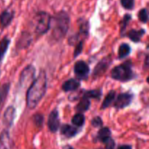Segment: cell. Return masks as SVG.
Instances as JSON below:
<instances>
[{"instance_id": "obj_1", "label": "cell", "mask_w": 149, "mask_h": 149, "mask_svg": "<svg viewBox=\"0 0 149 149\" xmlns=\"http://www.w3.org/2000/svg\"><path fill=\"white\" fill-rule=\"evenodd\" d=\"M47 90V76L44 71H42L37 78L33 80L29 87L26 95V104L29 109H33L39 103Z\"/></svg>"}, {"instance_id": "obj_2", "label": "cell", "mask_w": 149, "mask_h": 149, "mask_svg": "<svg viewBox=\"0 0 149 149\" xmlns=\"http://www.w3.org/2000/svg\"><path fill=\"white\" fill-rule=\"evenodd\" d=\"M52 23V37L55 40H61L67 33L70 25V17L65 11L57 13L51 19Z\"/></svg>"}, {"instance_id": "obj_3", "label": "cell", "mask_w": 149, "mask_h": 149, "mask_svg": "<svg viewBox=\"0 0 149 149\" xmlns=\"http://www.w3.org/2000/svg\"><path fill=\"white\" fill-rule=\"evenodd\" d=\"M111 75L113 79L121 81H128L134 77L130 62H125L112 69Z\"/></svg>"}, {"instance_id": "obj_4", "label": "cell", "mask_w": 149, "mask_h": 149, "mask_svg": "<svg viewBox=\"0 0 149 149\" xmlns=\"http://www.w3.org/2000/svg\"><path fill=\"white\" fill-rule=\"evenodd\" d=\"M52 17L45 12H39L33 17V26L35 31L39 34L47 33L51 26Z\"/></svg>"}, {"instance_id": "obj_5", "label": "cell", "mask_w": 149, "mask_h": 149, "mask_svg": "<svg viewBox=\"0 0 149 149\" xmlns=\"http://www.w3.org/2000/svg\"><path fill=\"white\" fill-rule=\"evenodd\" d=\"M35 73H36V70L33 65H29L26 66L20 74V81H19L20 87H26L30 83L33 82L34 79Z\"/></svg>"}, {"instance_id": "obj_6", "label": "cell", "mask_w": 149, "mask_h": 149, "mask_svg": "<svg viewBox=\"0 0 149 149\" xmlns=\"http://www.w3.org/2000/svg\"><path fill=\"white\" fill-rule=\"evenodd\" d=\"M74 73L79 79L85 80L88 77L90 68L84 61H77L74 65Z\"/></svg>"}, {"instance_id": "obj_7", "label": "cell", "mask_w": 149, "mask_h": 149, "mask_svg": "<svg viewBox=\"0 0 149 149\" xmlns=\"http://www.w3.org/2000/svg\"><path fill=\"white\" fill-rule=\"evenodd\" d=\"M133 99V95L130 93H121L116 97L114 102V107L122 109L130 106Z\"/></svg>"}, {"instance_id": "obj_8", "label": "cell", "mask_w": 149, "mask_h": 149, "mask_svg": "<svg viewBox=\"0 0 149 149\" xmlns=\"http://www.w3.org/2000/svg\"><path fill=\"white\" fill-rule=\"evenodd\" d=\"M48 127L52 132H55L60 127V119L58 110L55 109L49 115L47 122Z\"/></svg>"}, {"instance_id": "obj_9", "label": "cell", "mask_w": 149, "mask_h": 149, "mask_svg": "<svg viewBox=\"0 0 149 149\" xmlns=\"http://www.w3.org/2000/svg\"><path fill=\"white\" fill-rule=\"evenodd\" d=\"M111 62V58H109V57L105 58L104 59L100 61L97 64V65L95 67L94 71H93V75L95 77H100V76L103 75L107 71L108 68L110 65Z\"/></svg>"}, {"instance_id": "obj_10", "label": "cell", "mask_w": 149, "mask_h": 149, "mask_svg": "<svg viewBox=\"0 0 149 149\" xmlns=\"http://www.w3.org/2000/svg\"><path fill=\"white\" fill-rule=\"evenodd\" d=\"M13 18V13L10 10H4L0 15V24L1 27L5 28L10 24Z\"/></svg>"}, {"instance_id": "obj_11", "label": "cell", "mask_w": 149, "mask_h": 149, "mask_svg": "<svg viewBox=\"0 0 149 149\" xmlns=\"http://www.w3.org/2000/svg\"><path fill=\"white\" fill-rule=\"evenodd\" d=\"M79 86L80 82L78 80L75 79H71L67 80L63 84L62 89L65 92L74 91V90H77L79 87Z\"/></svg>"}, {"instance_id": "obj_12", "label": "cell", "mask_w": 149, "mask_h": 149, "mask_svg": "<svg viewBox=\"0 0 149 149\" xmlns=\"http://www.w3.org/2000/svg\"><path fill=\"white\" fill-rule=\"evenodd\" d=\"M146 33V31L144 29H141L139 30L136 29H132L127 32V36L134 42H139L141 41V38L143 37Z\"/></svg>"}, {"instance_id": "obj_13", "label": "cell", "mask_w": 149, "mask_h": 149, "mask_svg": "<svg viewBox=\"0 0 149 149\" xmlns=\"http://www.w3.org/2000/svg\"><path fill=\"white\" fill-rule=\"evenodd\" d=\"M61 134L66 138H71L76 135V134L78 132V130L69 125H63L61 127Z\"/></svg>"}, {"instance_id": "obj_14", "label": "cell", "mask_w": 149, "mask_h": 149, "mask_svg": "<svg viewBox=\"0 0 149 149\" xmlns=\"http://www.w3.org/2000/svg\"><path fill=\"white\" fill-rule=\"evenodd\" d=\"M15 109L13 106H10L7 108L4 114V121L5 124L10 126L15 119Z\"/></svg>"}, {"instance_id": "obj_15", "label": "cell", "mask_w": 149, "mask_h": 149, "mask_svg": "<svg viewBox=\"0 0 149 149\" xmlns=\"http://www.w3.org/2000/svg\"><path fill=\"white\" fill-rule=\"evenodd\" d=\"M115 97H116V92L115 91H110L107 94V95L105 97L104 100H103V103H102V106L100 107L101 109H105L106 108L109 107L111 104L113 102L114 100Z\"/></svg>"}, {"instance_id": "obj_16", "label": "cell", "mask_w": 149, "mask_h": 149, "mask_svg": "<svg viewBox=\"0 0 149 149\" xmlns=\"http://www.w3.org/2000/svg\"><path fill=\"white\" fill-rule=\"evenodd\" d=\"M90 106V101L88 98L83 97L79 103L76 106V109L79 112H84L89 109Z\"/></svg>"}, {"instance_id": "obj_17", "label": "cell", "mask_w": 149, "mask_h": 149, "mask_svg": "<svg viewBox=\"0 0 149 149\" xmlns=\"http://www.w3.org/2000/svg\"><path fill=\"white\" fill-rule=\"evenodd\" d=\"M97 138L101 142L105 143L111 138V131L108 127H103L99 130Z\"/></svg>"}, {"instance_id": "obj_18", "label": "cell", "mask_w": 149, "mask_h": 149, "mask_svg": "<svg viewBox=\"0 0 149 149\" xmlns=\"http://www.w3.org/2000/svg\"><path fill=\"white\" fill-rule=\"evenodd\" d=\"M10 43V40L8 38H4L0 42V62L2 61L4 58V55H5L6 52H7V49H8L9 45Z\"/></svg>"}, {"instance_id": "obj_19", "label": "cell", "mask_w": 149, "mask_h": 149, "mask_svg": "<svg viewBox=\"0 0 149 149\" xmlns=\"http://www.w3.org/2000/svg\"><path fill=\"white\" fill-rule=\"evenodd\" d=\"M131 48L129 45L126 43L122 44L119 46V50H118V55H119V58H124L125 57L127 56L130 53Z\"/></svg>"}, {"instance_id": "obj_20", "label": "cell", "mask_w": 149, "mask_h": 149, "mask_svg": "<svg viewBox=\"0 0 149 149\" xmlns=\"http://www.w3.org/2000/svg\"><path fill=\"white\" fill-rule=\"evenodd\" d=\"M101 90H88V91L84 92L83 94V97L86 98H93V99H99L101 96Z\"/></svg>"}, {"instance_id": "obj_21", "label": "cell", "mask_w": 149, "mask_h": 149, "mask_svg": "<svg viewBox=\"0 0 149 149\" xmlns=\"http://www.w3.org/2000/svg\"><path fill=\"white\" fill-rule=\"evenodd\" d=\"M9 90H10V84H3L0 87V108L5 100Z\"/></svg>"}, {"instance_id": "obj_22", "label": "cell", "mask_w": 149, "mask_h": 149, "mask_svg": "<svg viewBox=\"0 0 149 149\" xmlns=\"http://www.w3.org/2000/svg\"><path fill=\"white\" fill-rule=\"evenodd\" d=\"M84 120H85V118H84V115L81 113H79L73 116L71 122H72L73 125H74L75 126L81 127L84 125Z\"/></svg>"}, {"instance_id": "obj_23", "label": "cell", "mask_w": 149, "mask_h": 149, "mask_svg": "<svg viewBox=\"0 0 149 149\" xmlns=\"http://www.w3.org/2000/svg\"><path fill=\"white\" fill-rule=\"evenodd\" d=\"M138 18L140 21L143 23H146L149 20V12L147 9H141L138 13Z\"/></svg>"}, {"instance_id": "obj_24", "label": "cell", "mask_w": 149, "mask_h": 149, "mask_svg": "<svg viewBox=\"0 0 149 149\" xmlns=\"http://www.w3.org/2000/svg\"><path fill=\"white\" fill-rule=\"evenodd\" d=\"M131 18H132V17H131L130 15H129V14L125 15V17H124V18L122 19V20L121 21V23H120L121 33H123V31L125 30V29H126L127 26L128 25V23H129L130 20H131Z\"/></svg>"}, {"instance_id": "obj_25", "label": "cell", "mask_w": 149, "mask_h": 149, "mask_svg": "<svg viewBox=\"0 0 149 149\" xmlns=\"http://www.w3.org/2000/svg\"><path fill=\"white\" fill-rule=\"evenodd\" d=\"M121 4L127 10H132L135 5V0H121Z\"/></svg>"}, {"instance_id": "obj_26", "label": "cell", "mask_w": 149, "mask_h": 149, "mask_svg": "<svg viewBox=\"0 0 149 149\" xmlns=\"http://www.w3.org/2000/svg\"><path fill=\"white\" fill-rule=\"evenodd\" d=\"M80 31L84 33V34H87L89 30V24L87 21H83L80 23Z\"/></svg>"}, {"instance_id": "obj_27", "label": "cell", "mask_w": 149, "mask_h": 149, "mask_svg": "<svg viewBox=\"0 0 149 149\" xmlns=\"http://www.w3.org/2000/svg\"><path fill=\"white\" fill-rule=\"evenodd\" d=\"M82 49H83V42L81 41V42H79L78 45L76 46L75 49H74V58H77V57L81 53V51H82Z\"/></svg>"}, {"instance_id": "obj_28", "label": "cell", "mask_w": 149, "mask_h": 149, "mask_svg": "<svg viewBox=\"0 0 149 149\" xmlns=\"http://www.w3.org/2000/svg\"><path fill=\"white\" fill-rule=\"evenodd\" d=\"M91 124L94 127H100L103 125V122L100 117L97 116V117H95L94 119H93Z\"/></svg>"}, {"instance_id": "obj_29", "label": "cell", "mask_w": 149, "mask_h": 149, "mask_svg": "<svg viewBox=\"0 0 149 149\" xmlns=\"http://www.w3.org/2000/svg\"><path fill=\"white\" fill-rule=\"evenodd\" d=\"M34 120V123L36 124L37 126H42V123H43V116L41 114H36L33 118Z\"/></svg>"}, {"instance_id": "obj_30", "label": "cell", "mask_w": 149, "mask_h": 149, "mask_svg": "<svg viewBox=\"0 0 149 149\" xmlns=\"http://www.w3.org/2000/svg\"><path fill=\"white\" fill-rule=\"evenodd\" d=\"M104 143L105 145H106V149H113L115 146V143L111 138L110 139L108 140L107 141H106Z\"/></svg>"}, {"instance_id": "obj_31", "label": "cell", "mask_w": 149, "mask_h": 149, "mask_svg": "<svg viewBox=\"0 0 149 149\" xmlns=\"http://www.w3.org/2000/svg\"><path fill=\"white\" fill-rule=\"evenodd\" d=\"M144 67L146 68H149V53H148L146 56L145 61H144Z\"/></svg>"}, {"instance_id": "obj_32", "label": "cell", "mask_w": 149, "mask_h": 149, "mask_svg": "<svg viewBox=\"0 0 149 149\" xmlns=\"http://www.w3.org/2000/svg\"><path fill=\"white\" fill-rule=\"evenodd\" d=\"M118 149H132V147L130 146H128V145H123V146H119Z\"/></svg>"}, {"instance_id": "obj_33", "label": "cell", "mask_w": 149, "mask_h": 149, "mask_svg": "<svg viewBox=\"0 0 149 149\" xmlns=\"http://www.w3.org/2000/svg\"><path fill=\"white\" fill-rule=\"evenodd\" d=\"M146 81L149 84V75H148V77L146 78Z\"/></svg>"}, {"instance_id": "obj_34", "label": "cell", "mask_w": 149, "mask_h": 149, "mask_svg": "<svg viewBox=\"0 0 149 149\" xmlns=\"http://www.w3.org/2000/svg\"><path fill=\"white\" fill-rule=\"evenodd\" d=\"M146 49H148V50H149V43L147 45V47H146Z\"/></svg>"}, {"instance_id": "obj_35", "label": "cell", "mask_w": 149, "mask_h": 149, "mask_svg": "<svg viewBox=\"0 0 149 149\" xmlns=\"http://www.w3.org/2000/svg\"><path fill=\"white\" fill-rule=\"evenodd\" d=\"M67 149H74V148H71V147H69V148H68Z\"/></svg>"}]
</instances>
